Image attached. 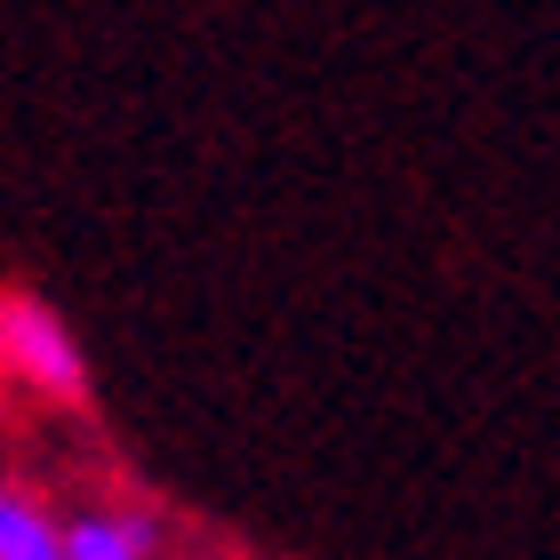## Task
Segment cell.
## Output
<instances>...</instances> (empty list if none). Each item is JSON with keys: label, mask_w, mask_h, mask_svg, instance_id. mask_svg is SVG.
Returning a JSON list of instances; mask_svg holds the SVG:
<instances>
[{"label": "cell", "mask_w": 560, "mask_h": 560, "mask_svg": "<svg viewBox=\"0 0 560 560\" xmlns=\"http://www.w3.org/2000/svg\"><path fill=\"white\" fill-rule=\"evenodd\" d=\"M0 361H9L24 385H40V393H57V400H72L89 385V369H81V337L48 313V304H33V296H9L0 304Z\"/></svg>", "instance_id": "6da1fadb"}, {"label": "cell", "mask_w": 560, "mask_h": 560, "mask_svg": "<svg viewBox=\"0 0 560 560\" xmlns=\"http://www.w3.org/2000/svg\"><path fill=\"white\" fill-rule=\"evenodd\" d=\"M144 521H113V513H81L65 528V560H144Z\"/></svg>", "instance_id": "3957f363"}, {"label": "cell", "mask_w": 560, "mask_h": 560, "mask_svg": "<svg viewBox=\"0 0 560 560\" xmlns=\"http://www.w3.org/2000/svg\"><path fill=\"white\" fill-rule=\"evenodd\" d=\"M0 560H65V528L16 489H0Z\"/></svg>", "instance_id": "7a4b0ae2"}]
</instances>
